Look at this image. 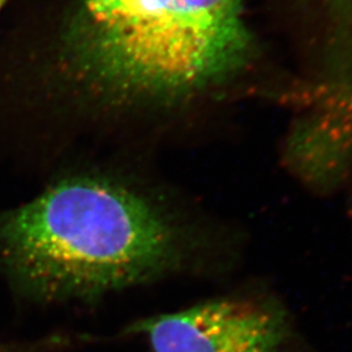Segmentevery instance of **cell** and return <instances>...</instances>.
<instances>
[{"label":"cell","mask_w":352,"mask_h":352,"mask_svg":"<svg viewBox=\"0 0 352 352\" xmlns=\"http://www.w3.org/2000/svg\"><path fill=\"white\" fill-rule=\"evenodd\" d=\"M151 352H276L287 337L285 315L265 302L214 299L142 318L126 329Z\"/></svg>","instance_id":"obj_3"},{"label":"cell","mask_w":352,"mask_h":352,"mask_svg":"<svg viewBox=\"0 0 352 352\" xmlns=\"http://www.w3.org/2000/svg\"><path fill=\"white\" fill-rule=\"evenodd\" d=\"M188 236L131 158L65 166L0 210V279L38 304L94 302L180 269Z\"/></svg>","instance_id":"obj_2"},{"label":"cell","mask_w":352,"mask_h":352,"mask_svg":"<svg viewBox=\"0 0 352 352\" xmlns=\"http://www.w3.org/2000/svg\"><path fill=\"white\" fill-rule=\"evenodd\" d=\"M256 42L244 0H82L46 103L12 133L56 168L131 151L164 115L240 75Z\"/></svg>","instance_id":"obj_1"},{"label":"cell","mask_w":352,"mask_h":352,"mask_svg":"<svg viewBox=\"0 0 352 352\" xmlns=\"http://www.w3.org/2000/svg\"><path fill=\"white\" fill-rule=\"evenodd\" d=\"M51 340L34 344H16V343H0V352H33L49 346Z\"/></svg>","instance_id":"obj_4"},{"label":"cell","mask_w":352,"mask_h":352,"mask_svg":"<svg viewBox=\"0 0 352 352\" xmlns=\"http://www.w3.org/2000/svg\"><path fill=\"white\" fill-rule=\"evenodd\" d=\"M340 90H342V93L344 96V100L347 101V104H349L352 113V84H342Z\"/></svg>","instance_id":"obj_5"},{"label":"cell","mask_w":352,"mask_h":352,"mask_svg":"<svg viewBox=\"0 0 352 352\" xmlns=\"http://www.w3.org/2000/svg\"><path fill=\"white\" fill-rule=\"evenodd\" d=\"M4 1H6V0H0V10H1V7H3V4H4Z\"/></svg>","instance_id":"obj_6"}]
</instances>
